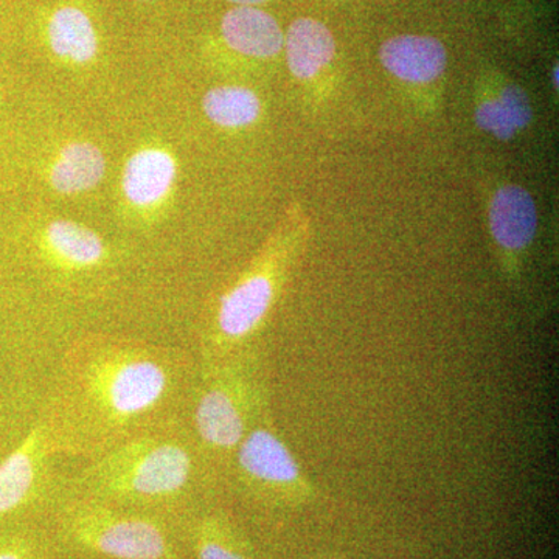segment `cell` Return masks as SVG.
<instances>
[{
    "instance_id": "6da1fadb",
    "label": "cell",
    "mask_w": 559,
    "mask_h": 559,
    "mask_svg": "<svg viewBox=\"0 0 559 559\" xmlns=\"http://www.w3.org/2000/svg\"><path fill=\"white\" fill-rule=\"evenodd\" d=\"M193 460L175 441L132 440L109 452L92 466V487L103 495L123 499H167L189 484Z\"/></svg>"
},
{
    "instance_id": "7a4b0ae2",
    "label": "cell",
    "mask_w": 559,
    "mask_h": 559,
    "mask_svg": "<svg viewBox=\"0 0 559 559\" xmlns=\"http://www.w3.org/2000/svg\"><path fill=\"white\" fill-rule=\"evenodd\" d=\"M170 378L156 359L140 353H114L91 364L86 385L91 399L114 421H128L153 409Z\"/></svg>"
},
{
    "instance_id": "3957f363",
    "label": "cell",
    "mask_w": 559,
    "mask_h": 559,
    "mask_svg": "<svg viewBox=\"0 0 559 559\" xmlns=\"http://www.w3.org/2000/svg\"><path fill=\"white\" fill-rule=\"evenodd\" d=\"M264 407V392L241 366L224 367L198 400L194 426L210 450L237 451Z\"/></svg>"
},
{
    "instance_id": "277c9868",
    "label": "cell",
    "mask_w": 559,
    "mask_h": 559,
    "mask_svg": "<svg viewBox=\"0 0 559 559\" xmlns=\"http://www.w3.org/2000/svg\"><path fill=\"white\" fill-rule=\"evenodd\" d=\"M70 538L112 559H170L171 546L156 522L120 516L102 507H79L68 520Z\"/></svg>"
},
{
    "instance_id": "5b68a950",
    "label": "cell",
    "mask_w": 559,
    "mask_h": 559,
    "mask_svg": "<svg viewBox=\"0 0 559 559\" xmlns=\"http://www.w3.org/2000/svg\"><path fill=\"white\" fill-rule=\"evenodd\" d=\"M237 463L242 480L285 502L305 503L316 496L288 444L270 426H253L246 433Z\"/></svg>"
},
{
    "instance_id": "8992f818",
    "label": "cell",
    "mask_w": 559,
    "mask_h": 559,
    "mask_svg": "<svg viewBox=\"0 0 559 559\" xmlns=\"http://www.w3.org/2000/svg\"><path fill=\"white\" fill-rule=\"evenodd\" d=\"M264 261L224 294L216 312L215 349L227 353L250 340L270 314L277 297L282 264Z\"/></svg>"
},
{
    "instance_id": "52a82bcc",
    "label": "cell",
    "mask_w": 559,
    "mask_h": 559,
    "mask_svg": "<svg viewBox=\"0 0 559 559\" xmlns=\"http://www.w3.org/2000/svg\"><path fill=\"white\" fill-rule=\"evenodd\" d=\"M381 64L395 79L411 84H429L447 70V47L433 36L401 35L380 49Z\"/></svg>"
},
{
    "instance_id": "ba28073f",
    "label": "cell",
    "mask_w": 559,
    "mask_h": 559,
    "mask_svg": "<svg viewBox=\"0 0 559 559\" xmlns=\"http://www.w3.org/2000/svg\"><path fill=\"white\" fill-rule=\"evenodd\" d=\"M489 227L503 252L510 255L524 252L538 230V209L532 194L520 186L496 191L489 207Z\"/></svg>"
},
{
    "instance_id": "9c48e42d",
    "label": "cell",
    "mask_w": 559,
    "mask_h": 559,
    "mask_svg": "<svg viewBox=\"0 0 559 559\" xmlns=\"http://www.w3.org/2000/svg\"><path fill=\"white\" fill-rule=\"evenodd\" d=\"M221 36L229 49L242 57L267 60L285 46L277 20L259 7H234L221 21Z\"/></svg>"
},
{
    "instance_id": "30bf717a",
    "label": "cell",
    "mask_w": 559,
    "mask_h": 559,
    "mask_svg": "<svg viewBox=\"0 0 559 559\" xmlns=\"http://www.w3.org/2000/svg\"><path fill=\"white\" fill-rule=\"evenodd\" d=\"M46 448V429L36 428L0 462V518L20 509L35 491Z\"/></svg>"
},
{
    "instance_id": "8fae6325",
    "label": "cell",
    "mask_w": 559,
    "mask_h": 559,
    "mask_svg": "<svg viewBox=\"0 0 559 559\" xmlns=\"http://www.w3.org/2000/svg\"><path fill=\"white\" fill-rule=\"evenodd\" d=\"M286 61L296 79H316L336 55V40L323 22L299 17L285 35Z\"/></svg>"
},
{
    "instance_id": "7c38bea8",
    "label": "cell",
    "mask_w": 559,
    "mask_h": 559,
    "mask_svg": "<svg viewBox=\"0 0 559 559\" xmlns=\"http://www.w3.org/2000/svg\"><path fill=\"white\" fill-rule=\"evenodd\" d=\"M47 43L55 57L87 64L98 53V33L90 14L76 5L58 7L47 21Z\"/></svg>"
},
{
    "instance_id": "4fadbf2b",
    "label": "cell",
    "mask_w": 559,
    "mask_h": 559,
    "mask_svg": "<svg viewBox=\"0 0 559 559\" xmlns=\"http://www.w3.org/2000/svg\"><path fill=\"white\" fill-rule=\"evenodd\" d=\"M176 179L175 159L164 150L138 151L128 160L123 191L138 207H151L164 200Z\"/></svg>"
},
{
    "instance_id": "5bb4252c",
    "label": "cell",
    "mask_w": 559,
    "mask_h": 559,
    "mask_svg": "<svg viewBox=\"0 0 559 559\" xmlns=\"http://www.w3.org/2000/svg\"><path fill=\"white\" fill-rule=\"evenodd\" d=\"M106 171L105 156L97 146L73 142L61 150L50 171L53 189L64 194L83 193L94 189Z\"/></svg>"
},
{
    "instance_id": "9a60e30c",
    "label": "cell",
    "mask_w": 559,
    "mask_h": 559,
    "mask_svg": "<svg viewBox=\"0 0 559 559\" xmlns=\"http://www.w3.org/2000/svg\"><path fill=\"white\" fill-rule=\"evenodd\" d=\"M46 242L53 259L73 270L95 266L106 255L102 238L73 221H53L47 227Z\"/></svg>"
},
{
    "instance_id": "2e32d148",
    "label": "cell",
    "mask_w": 559,
    "mask_h": 559,
    "mask_svg": "<svg viewBox=\"0 0 559 559\" xmlns=\"http://www.w3.org/2000/svg\"><path fill=\"white\" fill-rule=\"evenodd\" d=\"M205 116L223 128H245L259 119L261 103L255 92L242 86H221L202 100Z\"/></svg>"
},
{
    "instance_id": "e0dca14e",
    "label": "cell",
    "mask_w": 559,
    "mask_h": 559,
    "mask_svg": "<svg viewBox=\"0 0 559 559\" xmlns=\"http://www.w3.org/2000/svg\"><path fill=\"white\" fill-rule=\"evenodd\" d=\"M198 559H250L237 530L223 516H209L194 530Z\"/></svg>"
},
{
    "instance_id": "ac0fdd59",
    "label": "cell",
    "mask_w": 559,
    "mask_h": 559,
    "mask_svg": "<svg viewBox=\"0 0 559 559\" xmlns=\"http://www.w3.org/2000/svg\"><path fill=\"white\" fill-rule=\"evenodd\" d=\"M477 127L499 140H510L518 134L516 127L511 121L509 112L503 108L499 98L480 103L476 109Z\"/></svg>"
},
{
    "instance_id": "d6986e66",
    "label": "cell",
    "mask_w": 559,
    "mask_h": 559,
    "mask_svg": "<svg viewBox=\"0 0 559 559\" xmlns=\"http://www.w3.org/2000/svg\"><path fill=\"white\" fill-rule=\"evenodd\" d=\"M498 98L509 112L510 119L518 131L524 130L532 123V103H530L528 95L520 86L510 84V86L503 87Z\"/></svg>"
},
{
    "instance_id": "ffe728a7",
    "label": "cell",
    "mask_w": 559,
    "mask_h": 559,
    "mask_svg": "<svg viewBox=\"0 0 559 559\" xmlns=\"http://www.w3.org/2000/svg\"><path fill=\"white\" fill-rule=\"evenodd\" d=\"M0 559H32V547L27 540L14 539L0 547Z\"/></svg>"
},
{
    "instance_id": "44dd1931",
    "label": "cell",
    "mask_w": 559,
    "mask_h": 559,
    "mask_svg": "<svg viewBox=\"0 0 559 559\" xmlns=\"http://www.w3.org/2000/svg\"><path fill=\"white\" fill-rule=\"evenodd\" d=\"M227 2L234 3L235 7H259L266 0H227Z\"/></svg>"
},
{
    "instance_id": "7402d4cb",
    "label": "cell",
    "mask_w": 559,
    "mask_h": 559,
    "mask_svg": "<svg viewBox=\"0 0 559 559\" xmlns=\"http://www.w3.org/2000/svg\"><path fill=\"white\" fill-rule=\"evenodd\" d=\"M554 73H555V75H554L555 87H558V66H557V68H555Z\"/></svg>"
}]
</instances>
